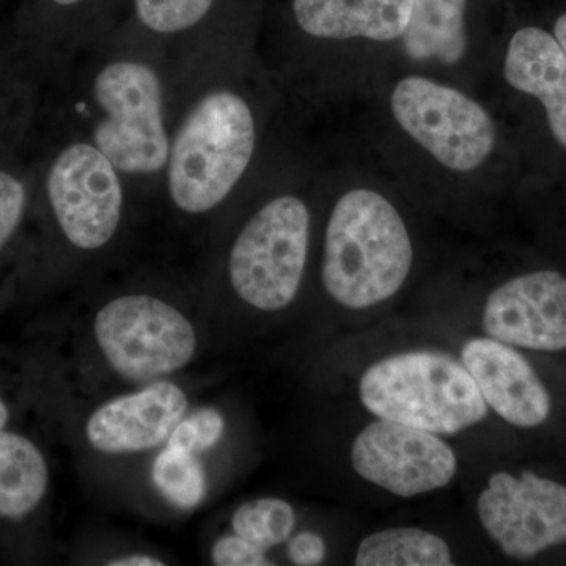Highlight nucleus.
Wrapping results in <instances>:
<instances>
[{"label":"nucleus","mask_w":566,"mask_h":566,"mask_svg":"<svg viewBox=\"0 0 566 566\" xmlns=\"http://www.w3.org/2000/svg\"><path fill=\"white\" fill-rule=\"evenodd\" d=\"M93 335L112 370L133 382L159 381L181 370L199 346L191 319L148 293L107 301L96 312Z\"/></svg>","instance_id":"7"},{"label":"nucleus","mask_w":566,"mask_h":566,"mask_svg":"<svg viewBox=\"0 0 566 566\" xmlns=\"http://www.w3.org/2000/svg\"><path fill=\"white\" fill-rule=\"evenodd\" d=\"M29 203L28 181L9 169H0V251L20 229Z\"/></svg>","instance_id":"24"},{"label":"nucleus","mask_w":566,"mask_h":566,"mask_svg":"<svg viewBox=\"0 0 566 566\" xmlns=\"http://www.w3.org/2000/svg\"><path fill=\"white\" fill-rule=\"evenodd\" d=\"M461 363L474 378L488 408L517 428L545 423L551 395L534 367L513 346L491 337L464 344Z\"/></svg>","instance_id":"14"},{"label":"nucleus","mask_w":566,"mask_h":566,"mask_svg":"<svg viewBox=\"0 0 566 566\" xmlns=\"http://www.w3.org/2000/svg\"><path fill=\"white\" fill-rule=\"evenodd\" d=\"M9 408H7V405L3 403L2 398H0V430L6 428L7 422H9Z\"/></svg>","instance_id":"29"},{"label":"nucleus","mask_w":566,"mask_h":566,"mask_svg":"<svg viewBox=\"0 0 566 566\" xmlns=\"http://www.w3.org/2000/svg\"><path fill=\"white\" fill-rule=\"evenodd\" d=\"M43 182L52 219L70 248L95 255L117 240L133 197L120 172L92 142L65 126Z\"/></svg>","instance_id":"6"},{"label":"nucleus","mask_w":566,"mask_h":566,"mask_svg":"<svg viewBox=\"0 0 566 566\" xmlns=\"http://www.w3.org/2000/svg\"><path fill=\"white\" fill-rule=\"evenodd\" d=\"M115 25L158 44L172 73L234 51L230 0H125Z\"/></svg>","instance_id":"11"},{"label":"nucleus","mask_w":566,"mask_h":566,"mask_svg":"<svg viewBox=\"0 0 566 566\" xmlns=\"http://www.w3.org/2000/svg\"><path fill=\"white\" fill-rule=\"evenodd\" d=\"M50 469L39 447L24 436L0 430V517L20 521L46 495Z\"/></svg>","instance_id":"18"},{"label":"nucleus","mask_w":566,"mask_h":566,"mask_svg":"<svg viewBox=\"0 0 566 566\" xmlns=\"http://www.w3.org/2000/svg\"><path fill=\"white\" fill-rule=\"evenodd\" d=\"M476 515L502 553L528 560L566 543V486L531 471L497 472L476 499Z\"/></svg>","instance_id":"9"},{"label":"nucleus","mask_w":566,"mask_h":566,"mask_svg":"<svg viewBox=\"0 0 566 566\" xmlns=\"http://www.w3.org/2000/svg\"><path fill=\"white\" fill-rule=\"evenodd\" d=\"M390 106L403 132L447 169L472 172L494 150L490 115L457 88L427 77H405L394 88Z\"/></svg>","instance_id":"8"},{"label":"nucleus","mask_w":566,"mask_h":566,"mask_svg":"<svg viewBox=\"0 0 566 566\" xmlns=\"http://www.w3.org/2000/svg\"><path fill=\"white\" fill-rule=\"evenodd\" d=\"M312 216L303 197L275 193L245 219L226 255L227 282L249 307L279 312L303 285Z\"/></svg>","instance_id":"5"},{"label":"nucleus","mask_w":566,"mask_h":566,"mask_svg":"<svg viewBox=\"0 0 566 566\" xmlns=\"http://www.w3.org/2000/svg\"><path fill=\"white\" fill-rule=\"evenodd\" d=\"M156 490L167 502L181 510H193L207 494V475L197 453L166 446L151 469Z\"/></svg>","instance_id":"21"},{"label":"nucleus","mask_w":566,"mask_h":566,"mask_svg":"<svg viewBox=\"0 0 566 566\" xmlns=\"http://www.w3.org/2000/svg\"><path fill=\"white\" fill-rule=\"evenodd\" d=\"M212 565L218 566H268L274 565L266 549L248 542L243 536L223 535L211 547Z\"/></svg>","instance_id":"25"},{"label":"nucleus","mask_w":566,"mask_h":566,"mask_svg":"<svg viewBox=\"0 0 566 566\" xmlns=\"http://www.w3.org/2000/svg\"><path fill=\"white\" fill-rule=\"evenodd\" d=\"M352 463L365 482L406 499L446 488L458 469L455 452L438 434L385 419L356 436Z\"/></svg>","instance_id":"10"},{"label":"nucleus","mask_w":566,"mask_h":566,"mask_svg":"<svg viewBox=\"0 0 566 566\" xmlns=\"http://www.w3.org/2000/svg\"><path fill=\"white\" fill-rule=\"evenodd\" d=\"M554 36H556L558 43H560V46L566 52V13L558 18L556 28H554Z\"/></svg>","instance_id":"28"},{"label":"nucleus","mask_w":566,"mask_h":566,"mask_svg":"<svg viewBox=\"0 0 566 566\" xmlns=\"http://www.w3.org/2000/svg\"><path fill=\"white\" fill-rule=\"evenodd\" d=\"M111 566H163L161 558L148 556V554H128V556L115 557L107 562Z\"/></svg>","instance_id":"27"},{"label":"nucleus","mask_w":566,"mask_h":566,"mask_svg":"<svg viewBox=\"0 0 566 566\" xmlns=\"http://www.w3.org/2000/svg\"><path fill=\"white\" fill-rule=\"evenodd\" d=\"M411 10L412 0H292L297 29L316 40H397Z\"/></svg>","instance_id":"16"},{"label":"nucleus","mask_w":566,"mask_h":566,"mask_svg":"<svg viewBox=\"0 0 566 566\" xmlns=\"http://www.w3.org/2000/svg\"><path fill=\"white\" fill-rule=\"evenodd\" d=\"M327 556L326 542L315 532H301L289 543V557L294 565L314 566L323 564Z\"/></svg>","instance_id":"26"},{"label":"nucleus","mask_w":566,"mask_h":566,"mask_svg":"<svg viewBox=\"0 0 566 566\" xmlns=\"http://www.w3.org/2000/svg\"><path fill=\"white\" fill-rule=\"evenodd\" d=\"M234 55L226 52L172 74L161 199L192 221L211 218L232 200L259 147L255 109L233 82Z\"/></svg>","instance_id":"2"},{"label":"nucleus","mask_w":566,"mask_h":566,"mask_svg":"<svg viewBox=\"0 0 566 566\" xmlns=\"http://www.w3.org/2000/svg\"><path fill=\"white\" fill-rule=\"evenodd\" d=\"M223 431L226 419L221 411L214 408L199 409L188 419L182 417L167 439V446L180 447L192 453L207 452L221 441Z\"/></svg>","instance_id":"23"},{"label":"nucleus","mask_w":566,"mask_h":566,"mask_svg":"<svg viewBox=\"0 0 566 566\" xmlns=\"http://www.w3.org/2000/svg\"><path fill=\"white\" fill-rule=\"evenodd\" d=\"M61 66L66 73V128L114 164L133 199H161L172 87L166 51L115 25Z\"/></svg>","instance_id":"1"},{"label":"nucleus","mask_w":566,"mask_h":566,"mask_svg":"<svg viewBox=\"0 0 566 566\" xmlns=\"http://www.w3.org/2000/svg\"><path fill=\"white\" fill-rule=\"evenodd\" d=\"M360 403L376 419L434 434H457L482 422L488 406L463 363L438 352L385 357L364 371Z\"/></svg>","instance_id":"4"},{"label":"nucleus","mask_w":566,"mask_h":566,"mask_svg":"<svg viewBox=\"0 0 566 566\" xmlns=\"http://www.w3.org/2000/svg\"><path fill=\"white\" fill-rule=\"evenodd\" d=\"M54 11L62 44L61 63L88 46L99 36L106 35L120 18L125 0H44Z\"/></svg>","instance_id":"20"},{"label":"nucleus","mask_w":566,"mask_h":566,"mask_svg":"<svg viewBox=\"0 0 566 566\" xmlns=\"http://www.w3.org/2000/svg\"><path fill=\"white\" fill-rule=\"evenodd\" d=\"M488 337L534 352L566 349V277L535 271L502 283L483 311Z\"/></svg>","instance_id":"12"},{"label":"nucleus","mask_w":566,"mask_h":566,"mask_svg":"<svg viewBox=\"0 0 566 566\" xmlns=\"http://www.w3.org/2000/svg\"><path fill=\"white\" fill-rule=\"evenodd\" d=\"M415 249L400 212L371 189L337 200L324 232L322 282L335 303L353 311L390 300L411 273Z\"/></svg>","instance_id":"3"},{"label":"nucleus","mask_w":566,"mask_h":566,"mask_svg":"<svg viewBox=\"0 0 566 566\" xmlns=\"http://www.w3.org/2000/svg\"><path fill=\"white\" fill-rule=\"evenodd\" d=\"M357 566H450L452 551L436 534L416 527H394L365 536Z\"/></svg>","instance_id":"19"},{"label":"nucleus","mask_w":566,"mask_h":566,"mask_svg":"<svg viewBox=\"0 0 566 566\" xmlns=\"http://www.w3.org/2000/svg\"><path fill=\"white\" fill-rule=\"evenodd\" d=\"M188 408L185 390L159 379L96 408L85 423V436L104 455L147 452L167 442Z\"/></svg>","instance_id":"13"},{"label":"nucleus","mask_w":566,"mask_h":566,"mask_svg":"<svg viewBox=\"0 0 566 566\" xmlns=\"http://www.w3.org/2000/svg\"><path fill=\"white\" fill-rule=\"evenodd\" d=\"M505 81L542 102L551 133L566 148V52L543 29L524 28L510 41Z\"/></svg>","instance_id":"15"},{"label":"nucleus","mask_w":566,"mask_h":566,"mask_svg":"<svg viewBox=\"0 0 566 566\" xmlns=\"http://www.w3.org/2000/svg\"><path fill=\"white\" fill-rule=\"evenodd\" d=\"M468 0H412L403 33L406 54L416 62L455 65L468 50L464 13Z\"/></svg>","instance_id":"17"},{"label":"nucleus","mask_w":566,"mask_h":566,"mask_svg":"<svg viewBox=\"0 0 566 566\" xmlns=\"http://www.w3.org/2000/svg\"><path fill=\"white\" fill-rule=\"evenodd\" d=\"M296 527V513L289 502L260 497L238 506L232 516L233 534L263 549L289 542Z\"/></svg>","instance_id":"22"}]
</instances>
